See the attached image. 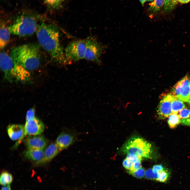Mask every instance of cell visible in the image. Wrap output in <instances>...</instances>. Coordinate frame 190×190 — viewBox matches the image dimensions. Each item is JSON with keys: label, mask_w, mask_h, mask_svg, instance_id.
I'll return each mask as SVG.
<instances>
[{"label": "cell", "mask_w": 190, "mask_h": 190, "mask_svg": "<svg viewBox=\"0 0 190 190\" xmlns=\"http://www.w3.org/2000/svg\"><path fill=\"white\" fill-rule=\"evenodd\" d=\"M36 32L39 43L49 53L53 61L61 65L69 64L60 43L59 29L56 26L42 23L38 25Z\"/></svg>", "instance_id": "obj_1"}, {"label": "cell", "mask_w": 190, "mask_h": 190, "mask_svg": "<svg viewBox=\"0 0 190 190\" xmlns=\"http://www.w3.org/2000/svg\"><path fill=\"white\" fill-rule=\"evenodd\" d=\"M10 55L15 63L28 71L35 70L40 65L39 48L34 44H26L15 47L11 50Z\"/></svg>", "instance_id": "obj_2"}, {"label": "cell", "mask_w": 190, "mask_h": 190, "mask_svg": "<svg viewBox=\"0 0 190 190\" xmlns=\"http://www.w3.org/2000/svg\"><path fill=\"white\" fill-rule=\"evenodd\" d=\"M38 26L34 16L23 14L18 16L8 29L12 34L24 37L33 34L36 31Z\"/></svg>", "instance_id": "obj_3"}, {"label": "cell", "mask_w": 190, "mask_h": 190, "mask_svg": "<svg viewBox=\"0 0 190 190\" xmlns=\"http://www.w3.org/2000/svg\"><path fill=\"white\" fill-rule=\"evenodd\" d=\"M122 150L127 155L135 156L141 160L151 158L152 152L151 144L139 137L129 139L123 146Z\"/></svg>", "instance_id": "obj_4"}, {"label": "cell", "mask_w": 190, "mask_h": 190, "mask_svg": "<svg viewBox=\"0 0 190 190\" xmlns=\"http://www.w3.org/2000/svg\"><path fill=\"white\" fill-rule=\"evenodd\" d=\"M0 67L4 78L12 82L17 81L19 75V66L15 63L10 55L2 51L0 53Z\"/></svg>", "instance_id": "obj_5"}, {"label": "cell", "mask_w": 190, "mask_h": 190, "mask_svg": "<svg viewBox=\"0 0 190 190\" xmlns=\"http://www.w3.org/2000/svg\"><path fill=\"white\" fill-rule=\"evenodd\" d=\"M84 59L101 64V57L106 49V47L99 42L96 38L90 36L86 40Z\"/></svg>", "instance_id": "obj_6"}, {"label": "cell", "mask_w": 190, "mask_h": 190, "mask_svg": "<svg viewBox=\"0 0 190 190\" xmlns=\"http://www.w3.org/2000/svg\"><path fill=\"white\" fill-rule=\"evenodd\" d=\"M86 47V40H78L70 42L64 50L65 56L69 63L84 59Z\"/></svg>", "instance_id": "obj_7"}, {"label": "cell", "mask_w": 190, "mask_h": 190, "mask_svg": "<svg viewBox=\"0 0 190 190\" xmlns=\"http://www.w3.org/2000/svg\"><path fill=\"white\" fill-rule=\"evenodd\" d=\"M78 133L73 129L65 128L58 137L55 143L60 151L72 145L78 140Z\"/></svg>", "instance_id": "obj_8"}, {"label": "cell", "mask_w": 190, "mask_h": 190, "mask_svg": "<svg viewBox=\"0 0 190 190\" xmlns=\"http://www.w3.org/2000/svg\"><path fill=\"white\" fill-rule=\"evenodd\" d=\"M45 126L42 122L35 117L26 121L24 126L23 135L19 140H21L26 135H36L40 134L44 131Z\"/></svg>", "instance_id": "obj_9"}, {"label": "cell", "mask_w": 190, "mask_h": 190, "mask_svg": "<svg viewBox=\"0 0 190 190\" xmlns=\"http://www.w3.org/2000/svg\"><path fill=\"white\" fill-rule=\"evenodd\" d=\"M175 97L172 94H169L164 96L161 100L157 110L159 118L162 119L165 118L172 113L171 104Z\"/></svg>", "instance_id": "obj_10"}, {"label": "cell", "mask_w": 190, "mask_h": 190, "mask_svg": "<svg viewBox=\"0 0 190 190\" xmlns=\"http://www.w3.org/2000/svg\"><path fill=\"white\" fill-rule=\"evenodd\" d=\"M25 142L28 149H44L48 142V140L40 134L29 136Z\"/></svg>", "instance_id": "obj_11"}, {"label": "cell", "mask_w": 190, "mask_h": 190, "mask_svg": "<svg viewBox=\"0 0 190 190\" xmlns=\"http://www.w3.org/2000/svg\"><path fill=\"white\" fill-rule=\"evenodd\" d=\"M25 156L28 159L37 163H44V149H28Z\"/></svg>", "instance_id": "obj_12"}, {"label": "cell", "mask_w": 190, "mask_h": 190, "mask_svg": "<svg viewBox=\"0 0 190 190\" xmlns=\"http://www.w3.org/2000/svg\"><path fill=\"white\" fill-rule=\"evenodd\" d=\"M7 131L10 138L12 140L20 139L23 136L24 126L21 124H12L9 126Z\"/></svg>", "instance_id": "obj_13"}, {"label": "cell", "mask_w": 190, "mask_h": 190, "mask_svg": "<svg viewBox=\"0 0 190 190\" xmlns=\"http://www.w3.org/2000/svg\"><path fill=\"white\" fill-rule=\"evenodd\" d=\"M60 151L55 143L50 144L44 150V162L51 160Z\"/></svg>", "instance_id": "obj_14"}, {"label": "cell", "mask_w": 190, "mask_h": 190, "mask_svg": "<svg viewBox=\"0 0 190 190\" xmlns=\"http://www.w3.org/2000/svg\"><path fill=\"white\" fill-rule=\"evenodd\" d=\"M190 76L187 74L177 83L173 87L171 93L176 97L184 88L190 84Z\"/></svg>", "instance_id": "obj_15"}, {"label": "cell", "mask_w": 190, "mask_h": 190, "mask_svg": "<svg viewBox=\"0 0 190 190\" xmlns=\"http://www.w3.org/2000/svg\"><path fill=\"white\" fill-rule=\"evenodd\" d=\"M10 32L4 24L1 25L0 30V48H4L8 44L10 37Z\"/></svg>", "instance_id": "obj_16"}, {"label": "cell", "mask_w": 190, "mask_h": 190, "mask_svg": "<svg viewBox=\"0 0 190 190\" xmlns=\"http://www.w3.org/2000/svg\"><path fill=\"white\" fill-rule=\"evenodd\" d=\"M184 102L175 97L171 104L172 113H177L181 110L185 108V105Z\"/></svg>", "instance_id": "obj_17"}, {"label": "cell", "mask_w": 190, "mask_h": 190, "mask_svg": "<svg viewBox=\"0 0 190 190\" xmlns=\"http://www.w3.org/2000/svg\"><path fill=\"white\" fill-rule=\"evenodd\" d=\"M165 2V0H154L149 4V11L154 13L157 12L164 6Z\"/></svg>", "instance_id": "obj_18"}, {"label": "cell", "mask_w": 190, "mask_h": 190, "mask_svg": "<svg viewBox=\"0 0 190 190\" xmlns=\"http://www.w3.org/2000/svg\"><path fill=\"white\" fill-rule=\"evenodd\" d=\"M168 117V124L171 129L175 128L181 123V119L177 113H172Z\"/></svg>", "instance_id": "obj_19"}, {"label": "cell", "mask_w": 190, "mask_h": 190, "mask_svg": "<svg viewBox=\"0 0 190 190\" xmlns=\"http://www.w3.org/2000/svg\"><path fill=\"white\" fill-rule=\"evenodd\" d=\"M64 0H44V2L49 8L53 9H59L61 7Z\"/></svg>", "instance_id": "obj_20"}, {"label": "cell", "mask_w": 190, "mask_h": 190, "mask_svg": "<svg viewBox=\"0 0 190 190\" xmlns=\"http://www.w3.org/2000/svg\"><path fill=\"white\" fill-rule=\"evenodd\" d=\"M190 84L183 89L179 94L176 97L183 102L188 103L190 95Z\"/></svg>", "instance_id": "obj_21"}, {"label": "cell", "mask_w": 190, "mask_h": 190, "mask_svg": "<svg viewBox=\"0 0 190 190\" xmlns=\"http://www.w3.org/2000/svg\"><path fill=\"white\" fill-rule=\"evenodd\" d=\"M12 175L9 172L5 171L3 172L1 175L0 183L2 186L10 184L13 180Z\"/></svg>", "instance_id": "obj_22"}, {"label": "cell", "mask_w": 190, "mask_h": 190, "mask_svg": "<svg viewBox=\"0 0 190 190\" xmlns=\"http://www.w3.org/2000/svg\"><path fill=\"white\" fill-rule=\"evenodd\" d=\"M169 173L167 170L164 169L158 174L156 180L162 182H165L169 179Z\"/></svg>", "instance_id": "obj_23"}, {"label": "cell", "mask_w": 190, "mask_h": 190, "mask_svg": "<svg viewBox=\"0 0 190 190\" xmlns=\"http://www.w3.org/2000/svg\"><path fill=\"white\" fill-rule=\"evenodd\" d=\"M175 0H165L163 11L167 12L172 10L176 5Z\"/></svg>", "instance_id": "obj_24"}, {"label": "cell", "mask_w": 190, "mask_h": 190, "mask_svg": "<svg viewBox=\"0 0 190 190\" xmlns=\"http://www.w3.org/2000/svg\"><path fill=\"white\" fill-rule=\"evenodd\" d=\"M128 173L135 177L141 178L145 176V171L144 168L141 167Z\"/></svg>", "instance_id": "obj_25"}, {"label": "cell", "mask_w": 190, "mask_h": 190, "mask_svg": "<svg viewBox=\"0 0 190 190\" xmlns=\"http://www.w3.org/2000/svg\"><path fill=\"white\" fill-rule=\"evenodd\" d=\"M177 114L181 119H186L190 117V110L186 107L180 111Z\"/></svg>", "instance_id": "obj_26"}, {"label": "cell", "mask_w": 190, "mask_h": 190, "mask_svg": "<svg viewBox=\"0 0 190 190\" xmlns=\"http://www.w3.org/2000/svg\"><path fill=\"white\" fill-rule=\"evenodd\" d=\"M158 174L154 173L152 169H150L145 171V176L147 179L156 180Z\"/></svg>", "instance_id": "obj_27"}, {"label": "cell", "mask_w": 190, "mask_h": 190, "mask_svg": "<svg viewBox=\"0 0 190 190\" xmlns=\"http://www.w3.org/2000/svg\"><path fill=\"white\" fill-rule=\"evenodd\" d=\"M122 164L128 172L132 170V163L126 158L123 162Z\"/></svg>", "instance_id": "obj_28"}, {"label": "cell", "mask_w": 190, "mask_h": 190, "mask_svg": "<svg viewBox=\"0 0 190 190\" xmlns=\"http://www.w3.org/2000/svg\"><path fill=\"white\" fill-rule=\"evenodd\" d=\"M35 115V111L33 108H32L29 110L27 112L26 117V120L27 121L31 119L34 117Z\"/></svg>", "instance_id": "obj_29"}, {"label": "cell", "mask_w": 190, "mask_h": 190, "mask_svg": "<svg viewBox=\"0 0 190 190\" xmlns=\"http://www.w3.org/2000/svg\"><path fill=\"white\" fill-rule=\"evenodd\" d=\"M141 160H139L132 163V170L131 171L129 172L136 170L141 167Z\"/></svg>", "instance_id": "obj_30"}, {"label": "cell", "mask_w": 190, "mask_h": 190, "mask_svg": "<svg viewBox=\"0 0 190 190\" xmlns=\"http://www.w3.org/2000/svg\"><path fill=\"white\" fill-rule=\"evenodd\" d=\"M152 169L154 173H158L163 170L164 168L161 165H154Z\"/></svg>", "instance_id": "obj_31"}, {"label": "cell", "mask_w": 190, "mask_h": 190, "mask_svg": "<svg viewBox=\"0 0 190 190\" xmlns=\"http://www.w3.org/2000/svg\"><path fill=\"white\" fill-rule=\"evenodd\" d=\"M180 122L184 125L190 126V117L186 119H181Z\"/></svg>", "instance_id": "obj_32"}, {"label": "cell", "mask_w": 190, "mask_h": 190, "mask_svg": "<svg viewBox=\"0 0 190 190\" xmlns=\"http://www.w3.org/2000/svg\"><path fill=\"white\" fill-rule=\"evenodd\" d=\"M175 1L176 4L178 2L182 4H185L189 2L190 1V0H175Z\"/></svg>", "instance_id": "obj_33"}, {"label": "cell", "mask_w": 190, "mask_h": 190, "mask_svg": "<svg viewBox=\"0 0 190 190\" xmlns=\"http://www.w3.org/2000/svg\"><path fill=\"white\" fill-rule=\"evenodd\" d=\"M1 190H11V187L10 185L3 186Z\"/></svg>", "instance_id": "obj_34"}, {"label": "cell", "mask_w": 190, "mask_h": 190, "mask_svg": "<svg viewBox=\"0 0 190 190\" xmlns=\"http://www.w3.org/2000/svg\"><path fill=\"white\" fill-rule=\"evenodd\" d=\"M142 6H143L145 3L147 1V0H139Z\"/></svg>", "instance_id": "obj_35"}, {"label": "cell", "mask_w": 190, "mask_h": 190, "mask_svg": "<svg viewBox=\"0 0 190 190\" xmlns=\"http://www.w3.org/2000/svg\"><path fill=\"white\" fill-rule=\"evenodd\" d=\"M188 103L189 104H190V90L189 99V102H188Z\"/></svg>", "instance_id": "obj_36"}, {"label": "cell", "mask_w": 190, "mask_h": 190, "mask_svg": "<svg viewBox=\"0 0 190 190\" xmlns=\"http://www.w3.org/2000/svg\"><path fill=\"white\" fill-rule=\"evenodd\" d=\"M154 0H147V1H152Z\"/></svg>", "instance_id": "obj_37"}]
</instances>
